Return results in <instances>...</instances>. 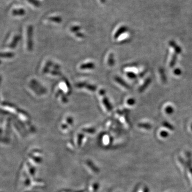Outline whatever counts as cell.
<instances>
[{
    "mask_svg": "<svg viewBox=\"0 0 192 192\" xmlns=\"http://www.w3.org/2000/svg\"><path fill=\"white\" fill-rule=\"evenodd\" d=\"M85 166L87 170L93 174H97L99 172V169L90 160H87L85 162Z\"/></svg>",
    "mask_w": 192,
    "mask_h": 192,
    "instance_id": "cell-3",
    "label": "cell"
},
{
    "mask_svg": "<svg viewBox=\"0 0 192 192\" xmlns=\"http://www.w3.org/2000/svg\"><path fill=\"white\" fill-rule=\"evenodd\" d=\"M20 37L19 35H16L14 37L12 41H11L10 44L9 45V47L11 49H14L16 47L17 45L18 44L19 41L20 40Z\"/></svg>",
    "mask_w": 192,
    "mask_h": 192,
    "instance_id": "cell-16",
    "label": "cell"
},
{
    "mask_svg": "<svg viewBox=\"0 0 192 192\" xmlns=\"http://www.w3.org/2000/svg\"><path fill=\"white\" fill-rule=\"evenodd\" d=\"M139 126H140L141 127H145V128H150V126H151L150 125L147 124H140L139 125Z\"/></svg>",
    "mask_w": 192,
    "mask_h": 192,
    "instance_id": "cell-38",
    "label": "cell"
},
{
    "mask_svg": "<svg viewBox=\"0 0 192 192\" xmlns=\"http://www.w3.org/2000/svg\"><path fill=\"white\" fill-rule=\"evenodd\" d=\"M49 20L52 22L59 24L61 23L62 22V18L61 17L59 16H54V17H50L49 18Z\"/></svg>",
    "mask_w": 192,
    "mask_h": 192,
    "instance_id": "cell-21",
    "label": "cell"
},
{
    "mask_svg": "<svg viewBox=\"0 0 192 192\" xmlns=\"http://www.w3.org/2000/svg\"><path fill=\"white\" fill-rule=\"evenodd\" d=\"M82 133H87L88 135H93L96 132V129L93 127H85L81 129Z\"/></svg>",
    "mask_w": 192,
    "mask_h": 192,
    "instance_id": "cell-14",
    "label": "cell"
},
{
    "mask_svg": "<svg viewBox=\"0 0 192 192\" xmlns=\"http://www.w3.org/2000/svg\"><path fill=\"white\" fill-rule=\"evenodd\" d=\"M174 75H177V76L180 75H181V70L179 69V68H176V69H175V70H174Z\"/></svg>",
    "mask_w": 192,
    "mask_h": 192,
    "instance_id": "cell-37",
    "label": "cell"
},
{
    "mask_svg": "<svg viewBox=\"0 0 192 192\" xmlns=\"http://www.w3.org/2000/svg\"><path fill=\"white\" fill-rule=\"evenodd\" d=\"M88 192L87 190H80V191H78V192Z\"/></svg>",
    "mask_w": 192,
    "mask_h": 192,
    "instance_id": "cell-41",
    "label": "cell"
},
{
    "mask_svg": "<svg viewBox=\"0 0 192 192\" xmlns=\"http://www.w3.org/2000/svg\"><path fill=\"white\" fill-rule=\"evenodd\" d=\"M14 126V130H15V132H16V135L18 136L19 138H22V133H21V131L19 129V128H18V126H17V124L16 123H14L13 124Z\"/></svg>",
    "mask_w": 192,
    "mask_h": 192,
    "instance_id": "cell-25",
    "label": "cell"
},
{
    "mask_svg": "<svg viewBox=\"0 0 192 192\" xmlns=\"http://www.w3.org/2000/svg\"><path fill=\"white\" fill-rule=\"evenodd\" d=\"M60 89L63 91V93H67V95H68L70 93V85L68 83H67L66 81L62 82L60 83Z\"/></svg>",
    "mask_w": 192,
    "mask_h": 192,
    "instance_id": "cell-10",
    "label": "cell"
},
{
    "mask_svg": "<svg viewBox=\"0 0 192 192\" xmlns=\"http://www.w3.org/2000/svg\"><path fill=\"white\" fill-rule=\"evenodd\" d=\"M60 98H61V101L62 102H63V103H67L68 102V99H67L66 97L64 94L62 93L60 95Z\"/></svg>",
    "mask_w": 192,
    "mask_h": 192,
    "instance_id": "cell-34",
    "label": "cell"
},
{
    "mask_svg": "<svg viewBox=\"0 0 192 192\" xmlns=\"http://www.w3.org/2000/svg\"><path fill=\"white\" fill-rule=\"evenodd\" d=\"M126 30H127V28H126V27L123 26V27H120V28L117 30V32L115 33L114 36V37L115 39H117L118 38V37H119L122 34L125 33Z\"/></svg>",
    "mask_w": 192,
    "mask_h": 192,
    "instance_id": "cell-18",
    "label": "cell"
},
{
    "mask_svg": "<svg viewBox=\"0 0 192 192\" xmlns=\"http://www.w3.org/2000/svg\"><path fill=\"white\" fill-rule=\"evenodd\" d=\"M33 26L30 25L27 30V48L29 51L32 50L33 48Z\"/></svg>",
    "mask_w": 192,
    "mask_h": 192,
    "instance_id": "cell-4",
    "label": "cell"
},
{
    "mask_svg": "<svg viewBox=\"0 0 192 192\" xmlns=\"http://www.w3.org/2000/svg\"><path fill=\"white\" fill-rule=\"evenodd\" d=\"M110 137L106 135H103L101 137V143L103 146H106L110 144Z\"/></svg>",
    "mask_w": 192,
    "mask_h": 192,
    "instance_id": "cell-17",
    "label": "cell"
},
{
    "mask_svg": "<svg viewBox=\"0 0 192 192\" xmlns=\"http://www.w3.org/2000/svg\"><path fill=\"white\" fill-rule=\"evenodd\" d=\"M22 169L31 180L35 178V169L34 167L30 165L27 161L24 162L22 163Z\"/></svg>",
    "mask_w": 192,
    "mask_h": 192,
    "instance_id": "cell-1",
    "label": "cell"
},
{
    "mask_svg": "<svg viewBox=\"0 0 192 192\" xmlns=\"http://www.w3.org/2000/svg\"><path fill=\"white\" fill-rule=\"evenodd\" d=\"M28 2L32 4L35 7H39L41 5V3L39 0H27Z\"/></svg>",
    "mask_w": 192,
    "mask_h": 192,
    "instance_id": "cell-26",
    "label": "cell"
},
{
    "mask_svg": "<svg viewBox=\"0 0 192 192\" xmlns=\"http://www.w3.org/2000/svg\"><path fill=\"white\" fill-rule=\"evenodd\" d=\"M45 181L41 179H38L34 178L31 180V187L34 188H44L45 187Z\"/></svg>",
    "mask_w": 192,
    "mask_h": 192,
    "instance_id": "cell-6",
    "label": "cell"
},
{
    "mask_svg": "<svg viewBox=\"0 0 192 192\" xmlns=\"http://www.w3.org/2000/svg\"><path fill=\"white\" fill-rule=\"evenodd\" d=\"M135 103H136V101L133 98H130L127 100V103L130 106L133 105Z\"/></svg>",
    "mask_w": 192,
    "mask_h": 192,
    "instance_id": "cell-35",
    "label": "cell"
},
{
    "mask_svg": "<svg viewBox=\"0 0 192 192\" xmlns=\"http://www.w3.org/2000/svg\"><path fill=\"white\" fill-rule=\"evenodd\" d=\"M43 161V157L32 155L29 154L27 156V162L34 167L38 166L41 164Z\"/></svg>",
    "mask_w": 192,
    "mask_h": 192,
    "instance_id": "cell-2",
    "label": "cell"
},
{
    "mask_svg": "<svg viewBox=\"0 0 192 192\" xmlns=\"http://www.w3.org/2000/svg\"><path fill=\"white\" fill-rule=\"evenodd\" d=\"M60 192H75L72 191V190H70V189H63Z\"/></svg>",
    "mask_w": 192,
    "mask_h": 192,
    "instance_id": "cell-39",
    "label": "cell"
},
{
    "mask_svg": "<svg viewBox=\"0 0 192 192\" xmlns=\"http://www.w3.org/2000/svg\"><path fill=\"white\" fill-rule=\"evenodd\" d=\"M151 78H147L145 80V81L144 82L143 85H141V87L139 88V92H140V93L143 92L144 90L147 88L148 87V85H150V83H151Z\"/></svg>",
    "mask_w": 192,
    "mask_h": 192,
    "instance_id": "cell-15",
    "label": "cell"
},
{
    "mask_svg": "<svg viewBox=\"0 0 192 192\" xmlns=\"http://www.w3.org/2000/svg\"><path fill=\"white\" fill-rule=\"evenodd\" d=\"M60 128H61V129L63 131L67 132V131H69L70 126L67 125L66 123H63L62 124V125L60 126Z\"/></svg>",
    "mask_w": 192,
    "mask_h": 192,
    "instance_id": "cell-30",
    "label": "cell"
},
{
    "mask_svg": "<svg viewBox=\"0 0 192 192\" xmlns=\"http://www.w3.org/2000/svg\"><path fill=\"white\" fill-rule=\"evenodd\" d=\"M67 125L70 126H72L73 125V123H74V120H73V118H72V117L70 116H68V117H67L66 119H65V122Z\"/></svg>",
    "mask_w": 192,
    "mask_h": 192,
    "instance_id": "cell-27",
    "label": "cell"
},
{
    "mask_svg": "<svg viewBox=\"0 0 192 192\" xmlns=\"http://www.w3.org/2000/svg\"><path fill=\"white\" fill-rule=\"evenodd\" d=\"M177 55L176 53H175V54L173 55L172 58H171V61L170 62V67H173L174 66V65H176V62H177Z\"/></svg>",
    "mask_w": 192,
    "mask_h": 192,
    "instance_id": "cell-24",
    "label": "cell"
},
{
    "mask_svg": "<svg viewBox=\"0 0 192 192\" xmlns=\"http://www.w3.org/2000/svg\"><path fill=\"white\" fill-rule=\"evenodd\" d=\"M66 146L68 149L71 151H74L76 148L73 141H68L66 143Z\"/></svg>",
    "mask_w": 192,
    "mask_h": 192,
    "instance_id": "cell-19",
    "label": "cell"
},
{
    "mask_svg": "<svg viewBox=\"0 0 192 192\" xmlns=\"http://www.w3.org/2000/svg\"></svg>",
    "mask_w": 192,
    "mask_h": 192,
    "instance_id": "cell-42",
    "label": "cell"
},
{
    "mask_svg": "<svg viewBox=\"0 0 192 192\" xmlns=\"http://www.w3.org/2000/svg\"><path fill=\"white\" fill-rule=\"evenodd\" d=\"M165 112L166 113L168 114H171L174 113V110L173 108V107L172 106H168L165 109Z\"/></svg>",
    "mask_w": 192,
    "mask_h": 192,
    "instance_id": "cell-31",
    "label": "cell"
},
{
    "mask_svg": "<svg viewBox=\"0 0 192 192\" xmlns=\"http://www.w3.org/2000/svg\"><path fill=\"white\" fill-rule=\"evenodd\" d=\"M85 88L87 90H88L89 91L95 92V91H96L97 87L95 85H91V84H88V83H87L86 85H85Z\"/></svg>",
    "mask_w": 192,
    "mask_h": 192,
    "instance_id": "cell-22",
    "label": "cell"
},
{
    "mask_svg": "<svg viewBox=\"0 0 192 192\" xmlns=\"http://www.w3.org/2000/svg\"><path fill=\"white\" fill-rule=\"evenodd\" d=\"M85 140H86V138L84 133H78L75 136L74 140L73 141H74V144L75 145L76 148H78L83 146V144L85 143Z\"/></svg>",
    "mask_w": 192,
    "mask_h": 192,
    "instance_id": "cell-5",
    "label": "cell"
},
{
    "mask_svg": "<svg viewBox=\"0 0 192 192\" xmlns=\"http://www.w3.org/2000/svg\"><path fill=\"white\" fill-rule=\"evenodd\" d=\"M50 74H51L52 76H59L60 75V72H59L58 70H54L50 71Z\"/></svg>",
    "mask_w": 192,
    "mask_h": 192,
    "instance_id": "cell-33",
    "label": "cell"
},
{
    "mask_svg": "<svg viewBox=\"0 0 192 192\" xmlns=\"http://www.w3.org/2000/svg\"><path fill=\"white\" fill-rule=\"evenodd\" d=\"M75 36L78 37V38L81 39L84 38L85 37V35H84V34L81 33V32H78V33H75Z\"/></svg>",
    "mask_w": 192,
    "mask_h": 192,
    "instance_id": "cell-36",
    "label": "cell"
},
{
    "mask_svg": "<svg viewBox=\"0 0 192 192\" xmlns=\"http://www.w3.org/2000/svg\"><path fill=\"white\" fill-rule=\"evenodd\" d=\"M102 97V103L103 104V106L107 110L108 112H111L113 110V107L110 103L109 100L108 99L107 97L105 95Z\"/></svg>",
    "mask_w": 192,
    "mask_h": 192,
    "instance_id": "cell-9",
    "label": "cell"
},
{
    "mask_svg": "<svg viewBox=\"0 0 192 192\" xmlns=\"http://www.w3.org/2000/svg\"><path fill=\"white\" fill-rule=\"evenodd\" d=\"M25 14L26 11L22 8H20L18 9H14L12 11V15L14 16H22L25 15Z\"/></svg>",
    "mask_w": 192,
    "mask_h": 192,
    "instance_id": "cell-13",
    "label": "cell"
},
{
    "mask_svg": "<svg viewBox=\"0 0 192 192\" xmlns=\"http://www.w3.org/2000/svg\"><path fill=\"white\" fill-rule=\"evenodd\" d=\"M126 75L128 78H129L131 79H135L137 78V75L135 73L132 72H128L126 73Z\"/></svg>",
    "mask_w": 192,
    "mask_h": 192,
    "instance_id": "cell-32",
    "label": "cell"
},
{
    "mask_svg": "<svg viewBox=\"0 0 192 192\" xmlns=\"http://www.w3.org/2000/svg\"><path fill=\"white\" fill-rule=\"evenodd\" d=\"M114 55L113 53H110L108 58V62H107V64L110 66H113L114 65Z\"/></svg>",
    "mask_w": 192,
    "mask_h": 192,
    "instance_id": "cell-23",
    "label": "cell"
},
{
    "mask_svg": "<svg viewBox=\"0 0 192 192\" xmlns=\"http://www.w3.org/2000/svg\"><path fill=\"white\" fill-rule=\"evenodd\" d=\"M115 81L116 82L120 85H121L123 87H124L126 89H129L130 88L129 85H128L126 82L123 81L122 78L118 76H116L115 77Z\"/></svg>",
    "mask_w": 192,
    "mask_h": 192,
    "instance_id": "cell-11",
    "label": "cell"
},
{
    "mask_svg": "<svg viewBox=\"0 0 192 192\" xmlns=\"http://www.w3.org/2000/svg\"><path fill=\"white\" fill-rule=\"evenodd\" d=\"M14 53L11 52H2L1 55V58H6V59H10V58H12L14 57Z\"/></svg>",
    "mask_w": 192,
    "mask_h": 192,
    "instance_id": "cell-20",
    "label": "cell"
},
{
    "mask_svg": "<svg viewBox=\"0 0 192 192\" xmlns=\"http://www.w3.org/2000/svg\"><path fill=\"white\" fill-rule=\"evenodd\" d=\"M99 183L96 181H91L89 184L87 191L88 192H97L99 189Z\"/></svg>",
    "mask_w": 192,
    "mask_h": 192,
    "instance_id": "cell-8",
    "label": "cell"
},
{
    "mask_svg": "<svg viewBox=\"0 0 192 192\" xmlns=\"http://www.w3.org/2000/svg\"><path fill=\"white\" fill-rule=\"evenodd\" d=\"M145 74H146V72H145V71H144V72H141V74H139V76L141 77V78H142V77H143V76L144 75H145Z\"/></svg>",
    "mask_w": 192,
    "mask_h": 192,
    "instance_id": "cell-40",
    "label": "cell"
},
{
    "mask_svg": "<svg viewBox=\"0 0 192 192\" xmlns=\"http://www.w3.org/2000/svg\"></svg>",
    "mask_w": 192,
    "mask_h": 192,
    "instance_id": "cell-43",
    "label": "cell"
},
{
    "mask_svg": "<svg viewBox=\"0 0 192 192\" xmlns=\"http://www.w3.org/2000/svg\"><path fill=\"white\" fill-rule=\"evenodd\" d=\"M159 72H160L161 78L162 81L163 82H166V75H165V73H164V70H163L162 68H160L159 70Z\"/></svg>",
    "mask_w": 192,
    "mask_h": 192,
    "instance_id": "cell-28",
    "label": "cell"
},
{
    "mask_svg": "<svg viewBox=\"0 0 192 192\" xmlns=\"http://www.w3.org/2000/svg\"><path fill=\"white\" fill-rule=\"evenodd\" d=\"M95 68V64L91 62L83 63L80 66V69L81 70H93Z\"/></svg>",
    "mask_w": 192,
    "mask_h": 192,
    "instance_id": "cell-7",
    "label": "cell"
},
{
    "mask_svg": "<svg viewBox=\"0 0 192 192\" xmlns=\"http://www.w3.org/2000/svg\"><path fill=\"white\" fill-rule=\"evenodd\" d=\"M81 30V27L79 26H72L70 28V32L73 33H76Z\"/></svg>",
    "mask_w": 192,
    "mask_h": 192,
    "instance_id": "cell-29",
    "label": "cell"
},
{
    "mask_svg": "<svg viewBox=\"0 0 192 192\" xmlns=\"http://www.w3.org/2000/svg\"><path fill=\"white\" fill-rule=\"evenodd\" d=\"M169 45H170V47H171L174 50V51L176 52V54H180V53H181V48L179 46H178L176 43V42H174L173 41H170L169 42Z\"/></svg>",
    "mask_w": 192,
    "mask_h": 192,
    "instance_id": "cell-12",
    "label": "cell"
}]
</instances>
